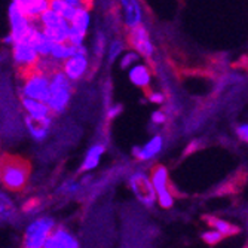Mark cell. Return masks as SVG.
Returning a JSON list of instances; mask_svg holds the SVG:
<instances>
[{
  "mask_svg": "<svg viewBox=\"0 0 248 248\" xmlns=\"http://www.w3.org/2000/svg\"><path fill=\"white\" fill-rule=\"evenodd\" d=\"M31 167L27 159L16 155L0 156V185L9 192H22L30 180Z\"/></svg>",
  "mask_w": 248,
  "mask_h": 248,
  "instance_id": "cell-1",
  "label": "cell"
},
{
  "mask_svg": "<svg viewBox=\"0 0 248 248\" xmlns=\"http://www.w3.org/2000/svg\"><path fill=\"white\" fill-rule=\"evenodd\" d=\"M54 70V67L48 62L39 64L33 69L21 73L24 80H22V97L39 100V101H46L49 95V75Z\"/></svg>",
  "mask_w": 248,
  "mask_h": 248,
  "instance_id": "cell-2",
  "label": "cell"
},
{
  "mask_svg": "<svg viewBox=\"0 0 248 248\" xmlns=\"http://www.w3.org/2000/svg\"><path fill=\"white\" fill-rule=\"evenodd\" d=\"M72 82L61 69H54L49 75V95L46 103L52 115H61L72 100Z\"/></svg>",
  "mask_w": 248,
  "mask_h": 248,
  "instance_id": "cell-3",
  "label": "cell"
},
{
  "mask_svg": "<svg viewBox=\"0 0 248 248\" xmlns=\"http://www.w3.org/2000/svg\"><path fill=\"white\" fill-rule=\"evenodd\" d=\"M55 228V221L52 217L39 216L34 217L24 229L22 235V248H43L49 233Z\"/></svg>",
  "mask_w": 248,
  "mask_h": 248,
  "instance_id": "cell-4",
  "label": "cell"
},
{
  "mask_svg": "<svg viewBox=\"0 0 248 248\" xmlns=\"http://www.w3.org/2000/svg\"><path fill=\"white\" fill-rule=\"evenodd\" d=\"M156 193V202L161 208L170 210L174 205V193L170 189V172L164 165H155L149 174Z\"/></svg>",
  "mask_w": 248,
  "mask_h": 248,
  "instance_id": "cell-5",
  "label": "cell"
},
{
  "mask_svg": "<svg viewBox=\"0 0 248 248\" xmlns=\"http://www.w3.org/2000/svg\"><path fill=\"white\" fill-rule=\"evenodd\" d=\"M37 21L40 22V29L43 30V33L54 43L69 40V30H70L69 21L64 19L61 15H58L52 9L48 8L37 18Z\"/></svg>",
  "mask_w": 248,
  "mask_h": 248,
  "instance_id": "cell-6",
  "label": "cell"
},
{
  "mask_svg": "<svg viewBox=\"0 0 248 248\" xmlns=\"http://www.w3.org/2000/svg\"><path fill=\"white\" fill-rule=\"evenodd\" d=\"M11 46H12V58H14L15 65L18 67L19 73H24L39 64L40 57L36 52L30 39L16 40L11 45Z\"/></svg>",
  "mask_w": 248,
  "mask_h": 248,
  "instance_id": "cell-7",
  "label": "cell"
},
{
  "mask_svg": "<svg viewBox=\"0 0 248 248\" xmlns=\"http://www.w3.org/2000/svg\"><path fill=\"white\" fill-rule=\"evenodd\" d=\"M129 187L144 207H153L156 204V193L152 186L150 177L144 171H135L128 178Z\"/></svg>",
  "mask_w": 248,
  "mask_h": 248,
  "instance_id": "cell-8",
  "label": "cell"
},
{
  "mask_svg": "<svg viewBox=\"0 0 248 248\" xmlns=\"http://www.w3.org/2000/svg\"><path fill=\"white\" fill-rule=\"evenodd\" d=\"M88 67H89L88 49L85 45H80V46H76V52L72 57L62 61L61 70L64 72V75L67 78H69L70 82H76L86 75Z\"/></svg>",
  "mask_w": 248,
  "mask_h": 248,
  "instance_id": "cell-9",
  "label": "cell"
},
{
  "mask_svg": "<svg viewBox=\"0 0 248 248\" xmlns=\"http://www.w3.org/2000/svg\"><path fill=\"white\" fill-rule=\"evenodd\" d=\"M8 16H9V24H11V36L14 42L21 40V39H30L36 26V21H31L22 14L14 3H11L8 9Z\"/></svg>",
  "mask_w": 248,
  "mask_h": 248,
  "instance_id": "cell-10",
  "label": "cell"
},
{
  "mask_svg": "<svg viewBox=\"0 0 248 248\" xmlns=\"http://www.w3.org/2000/svg\"><path fill=\"white\" fill-rule=\"evenodd\" d=\"M89 24H91V14H89V8L80 6L76 8V12L73 18L69 21V40L75 46H80L85 42L86 33L89 30Z\"/></svg>",
  "mask_w": 248,
  "mask_h": 248,
  "instance_id": "cell-11",
  "label": "cell"
},
{
  "mask_svg": "<svg viewBox=\"0 0 248 248\" xmlns=\"http://www.w3.org/2000/svg\"><path fill=\"white\" fill-rule=\"evenodd\" d=\"M128 43L131 45L132 51L140 55V58L150 60L155 54V46L152 43L149 30L143 26V22L137 27L128 30Z\"/></svg>",
  "mask_w": 248,
  "mask_h": 248,
  "instance_id": "cell-12",
  "label": "cell"
},
{
  "mask_svg": "<svg viewBox=\"0 0 248 248\" xmlns=\"http://www.w3.org/2000/svg\"><path fill=\"white\" fill-rule=\"evenodd\" d=\"M43 248H80L78 238L62 226H55L49 233Z\"/></svg>",
  "mask_w": 248,
  "mask_h": 248,
  "instance_id": "cell-13",
  "label": "cell"
},
{
  "mask_svg": "<svg viewBox=\"0 0 248 248\" xmlns=\"http://www.w3.org/2000/svg\"><path fill=\"white\" fill-rule=\"evenodd\" d=\"M162 149H164L162 135H153L146 144H143L140 147H134L132 153L139 161L147 162V161H152L153 157H156L157 155H159L162 152Z\"/></svg>",
  "mask_w": 248,
  "mask_h": 248,
  "instance_id": "cell-14",
  "label": "cell"
},
{
  "mask_svg": "<svg viewBox=\"0 0 248 248\" xmlns=\"http://www.w3.org/2000/svg\"><path fill=\"white\" fill-rule=\"evenodd\" d=\"M118 2L124 9V24L128 30L141 24L143 11L139 0H118Z\"/></svg>",
  "mask_w": 248,
  "mask_h": 248,
  "instance_id": "cell-15",
  "label": "cell"
},
{
  "mask_svg": "<svg viewBox=\"0 0 248 248\" xmlns=\"http://www.w3.org/2000/svg\"><path fill=\"white\" fill-rule=\"evenodd\" d=\"M12 3L31 21H37V18L49 8V0H14Z\"/></svg>",
  "mask_w": 248,
  "mask_h": 248,
  "instance_id": "cell-16",
  "label": "cell"
},
{
  "mask_svg": "<svg viewBox=\"0 0 248 248\" xmlns=\"http://www.w3.org/2000/svg\"><path fill=\"white\" fill-rule=\"evenodd\" d=\"M128 78L131 83L137 88L147 89L152 83V70L149 69V65L135 62L128 69Z\"/></svg>",
  "mask_w": 248,
  "mask_h": 248,
  "instance_id": "cell-17",
  "label": "cell"
},
{
  "mask_svg": "<svg viewBox=\"0 0 248 248\" xmlns=\"http://www.w3.org/2000/svg\"><path fill=\"white\" fill-rule=\"evenodd\" d=\"M51 125H52V116L45 118V119H33L30 116H26L27 131L36 141H43L48 137Z\"/></svg>",
  "mask_w": 248,
  "mask_h": 248,
  "instance_id": "cell-18",
  "label": "cell"
},
{
  "mask_svg": "<svg viewBox=\"0 0 248 248\" xmlns=\"http://www.w3.org/2000/svg\"><path fill=\"white\" fill-rule=\"evenodd\" d=\"M104 153H106V146L103 143L93 144L91 147L86 150V155H85L83 161H82V165H80V171L89 172V171L95 170L100 165Z\"/></svg>",
  "mask_w": 248,
  "mask_h": 248,
  "instance_id": "cell-19",
  "label": "cell"
},
{
  "mask_svg": "<svg viewBox=\"0 0 248 248\" xmlns=\"http://www.w3.org/2000/svg\"><path fill=\"white\" fill-rule=\"evenodd\" d=\"M21 103H22V107H24V110H26L27 116H30L33 119H45V118L52 116L48 104L45 103V101H39V100L22 97Z\"/></svg>",
  "mask_w": 248,
  "mask_h": 248,
  "instance_id": "cell-20",
  "label": "cell"
},
{
  "mask_svg": "<svg viewBox=\"0 0 248 248\" xmlns=\"http://www.w3.org/2000/svg\"><path fill=\"white\" fill-rule=\"evenodd\" d=\"M30 42H31V45L34 46V49L40 58H48L51 55V49L54 46V42L43 33V30L40 27L34 29V31L30 37Z\"/></svg>",
  "mask_w": 248,
  "mask_h": 248,
  "instance_id": "cell-21",
  "label": "cell"
},
{
  "mask_svg": "<svg viewBox=\"0 0 248 248\" xmlns=\"http://www.w3.org/2000/svg\"><path fill=\"white\" fill-rule=\"evenodd\" d=\"M205 221L208 223V226L214 231H217L223 238L226 236H235L241 232V229L236 226V224L228 221V220H223V218H218V217H214V216H208L205 217Z\"/></svg>",
  "mask_w": 248,
  "mask_h": 248,
  "instance_id": "cell-22",
  "label": "cell"
},
{
  "mask_svg": "<svg viewBox=\"0 0 248 248\" xmlns=\"http://www.w3.org/2000/svg\"><path fill=\"white\" fill-rule=\"evenodd\" d=\"M15 216H16V207L12 198L6 192L0 190V224L12 221Z\"/></svg>",
  "mask_w": 248,
  "mask_h": 248,
  "instance_id": "cell-23",
  "label": "cell"
},
{
  "mask_svg": "<svg viewBox=\"0 0 248 248\" xmlns=\"http://www.w3.org/2000/svg\"><path fill=\"white\" fill-rule=\"evenodd\" d=\"M76 52V46L72 45L70 42H60V43H54V46L51 49V58L54 61H65L69 57H72Z\"/></svg>",
  "mask_w": 248,
  "mask_h": 248,
  "instance_id": "cell-24",
  "label": "cell"
},
{
  "mask_svg": "<svg viewBox=\"0 0 248 248\" xmlns=\"http://www.w3.org/2000/svg\"><path fill=\"white\" fill-rule=\"evenodd\" d=\"M49 9H52L54 12H57L58 15H61L64 19L70 21L76 12V8L72 5L64 3L62 0H49Z\"/></svg>",
  "mask_w": 248,
  "mask_h": 248,
  "instance_id": "cell-25",
  "label": "cell"
},
{
  "mask_svg": "<svg viewBox=\"0 0 248 248\" xmlns=\"http://www.w3.org/2000/svg\"><path fill=\"white\" fill-rule=\"evenodd\" d=\"M125 51V43L121 39H113L110 42L108 48H107V58L108 62H115Z\"/></svg>",
  "mask_w": 248,
  "mask_h": 248,
  "instance_id": "cell-26",
  "label": "cell"
},
{
  "mask_svg": "<svg viewBox=\"0 0 248 248\" xmlns=\"http://www.w3.org/2000/svg\"><path fill=\"white\" fill-rule=\"evenodd\" d=\"M40 210H42V201L39 198H31L22 205V213L27 216H36L39 214Z\"/></svg>",
  "mask_w": 248,
  "mask_h": 248,
  "instance_id": "cell-27",
  "label": "cell"
},
{
  "mask_svg": "<svg viewBox=\"0 0 248 248\" xmlns=\"http://www.w3.org/2000/svg\"><path fill=\"white\" fill-rule=\"evenodd\" d=\"M140 61V55L135 51H128L121 58V69H129L131 65Z\"/></svg>",
  "mask_w": 248,
  "mask_h": 248,
  "instance_id": "cell-28",
  "label": "cell"
},
{
  "mask_svg": "<svg viewBox=\"0 0 248 248\" xmlns=\"http://www.w3.org/2000/svg\"><path fill=\"white\" fill-rule=\"evenodd\" d=\"M201 238H202V241H204L205 244H208V245H217L223 239V236L217 231H214V229H208L205 232H202Z\"/></svg>",
  "mask_w": 248,
  "mask_h": 248,
  "instance_id": "cell-29",
  "label": "cell"
},
{
  "mask_svg": "<svg viewBox=\"0 0 248 248\" xmlns=\"http://www.w3.org/2000/svg\"><path fill=\"white\" fill-rule=\"evenodd\" d=\"M152 122L155 125H162L167 122V115L164 113L162 110H155L152 113Z\"/></svg>",
  "mask_w": 248,
  "mask_h": 248,
  "instance_id": "cell-30",
  "label": "cell"
},
{
  "mask_svg": "<svg viewBox=\"0 0 248 248\" xmlns=\"http://www.w3.org/2000/svg\"><path fill=\"white\" fill-rule=\"evenodd\" d=\"M236 135H238V139L242 140L244 143L248 141V125H247V122L238 125V128H236Z\"/></svg>",
  "mask_w": 248,
  "mask_h": 248,
  "instance_id": "cell-31",
  "label": "cell"
},
{
  "mask_svg": "<svg viewBox=\"0 0 248 248\" xmlns=\"http://www.w3.org/2000/svg\"><path fill=\"white\" fill-rule=\"evenodd\" d=\"M121 113H122V106H121V104L111 106V107H108V110H107V119H108V121H113V119H116Z\"/></svg>",
  "mask_w": 248,
  "mask_h": 248,
  "instance_id": "cell-32",
  "label": "cell"
},
{
  "mask_svg": "<svg viewBox=\"0 0 248 248\" xmlns=\"http://www.w3.org/2000/svg\"><path fill=\"white\" fill-rule=\"evenodd\" d=\"M104 42H106L104 36H103L101 33H100V34H97V39H95V48H94V51H95V57L101 55V54H103V51L106 49Z\"/></svg>",
  "mask_w": 248,
  "mask_h": 248,
  "instance_id": "cell-33",
  "label": "cell"
},
{
  "mask_svg": "<svg viewBox=\"0 0 248 248\" xmlns=\"http://www.w3.org/2000/svg\"><path fill=\"white\" fill-rule=\"evenodd\" d=\"M149 101L153 103V104H162L165 101V95L159 91H153V93H149Z\"/></svg>",
  "mask_w": 248,
  "mask_h": 248,
  "instance_id": "cell-34",
  "label": "cell"
},
{
  "mask_svg": "<svg viewBox=\"0 0 248 248\" xmlns=\"http://www.w3.org/2000/svg\"><path fill=\"white\" fill-rule=\"evenodd\" d=\"M62 2L67 3V5H72L75 8H80V6L89 8L93 5V0H62Z\"/></svg>",
  "mask_w": 248,
  "mask_h": 248,
  "instance_id": "cell-35",
  "label": "cell"
},
{
  "mask_svg": "<svg viewBox=\"0 0 248 248\" xmlns=\"http://www.w3.org/2000/svg\"><path fill=\"white\" fill-rule=\"evenodd\" d=\"M0 147H2V146H0Z\"/></svg>",
  "mask_w": 248,
  "mask_h": 248,
  "instance_id": "cell-36",
  "label": "cell"
}]
</instances>
